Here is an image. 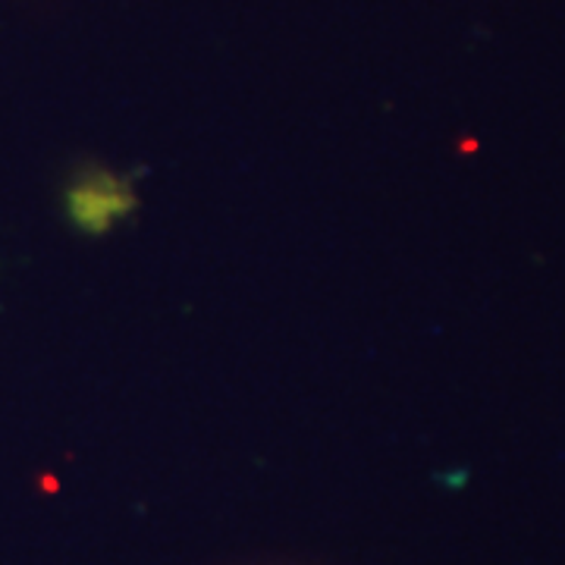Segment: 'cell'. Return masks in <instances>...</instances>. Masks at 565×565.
Masks as SVG:
<instances>
[{
    "mask_svg": "<svg viewBox=\"0 0 565 565\" xmlns=\"http://www.w3.org/2000/svg\"><path fill=\"white\" fill-rule=\"evenodd\" d=\"M66 204H70V217L79 230H85V233H107L114 223L122 221L132 211L136 195L117 177L92 173V177H82L70 189Z\"/></svg>",
    "mask_w": 565,
    "mask_h": 565,
    "instance_id": "cell-1",
    "label": "cell"
}]
</instances>
